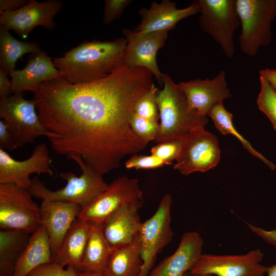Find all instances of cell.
I'll use <instances>...</instances> for the list:
<instances>
[{"mask_svg":"<svg viewBox=\"0 0 276 276\" xmlns=\"http://www.w3.org/2000/svg\"><path fill=\"white\" fill-rule=\"evenodd\" d=\"M260 90L257 104L258 108L269 119L276 131V92L263 77L259 76Z\"/></svg>","mask_w":276,"mask_h":276,"instance_id":"cell-29","label":"cell"},{"mask_svg":"<svg viewBox=\"0 0 276 276\" xmlns=\"http://www.w3.org/2000/svg\"><path fill=\"white\" fill-rule=\"evenodd\" d=\"M264 254L259 249L239 255L202 254L189 274L215 276H263L267 267L261 264Z\"/></svg>","mask_w":276,"mask_h":276,"instance_id":"cell-12","label":"cell"},{"mask_svg":"<svg viewBox=\"0 0 276 276\" xmlns=\"http://www.w3.org/2000/svg\"><path fill=\"white\" fill-rule=\"evenodd\" d=\"M29 0H0V15L6 11L18 10L26 5Z\"/></svg>","mask_w":276,"mask_h":276,"instance_id":"cell-39","label":"cell"},{"mask_svg":"<svg viewBox=\"0 0 276 276\" xmlns=\"http://www.w3.org/2000/svg\"><path fill=\"white\" fill-rule=\"evenodd\" d=\"M203 245L198 233H185L175 251L153 267L148 276H183L200 258Z\"/></svg>","mask_w":276,"mask_h":276,"instance_id":"cell-19","label":"cell"},{"mask_svg":"<svg viewBox=\"0 0 276 276\" xmlns=\"http://www.w3.org/2000/svg\"><path fill=\"white\" fill-rule=\"evenodd\" d=\"M133 1L131 0H105L103 21L106 25L119 18L125 8Z\"/></svg>","mask_w":276,"mask_h":276,"instance_id":"cell-35","label":"cell"},{"mask_svg":"<svg viewBox=\"0 0 276 276\" xmlns=\"http://www.w3.org/2000/svg\"><path fill=\"white\" fill-rule=\"evenodd\" d=\"M160 158L153 155H143L135 154L125 163L126 168L135 169H151L171 165Z\"/></svg>","mask_w":276,"mask_h":276,"instance_id":"cell-33","label":"cell"},{"mask_svg":"<svg viewBox=\"0 0 276 276\" xmlns=\"http://www.w3.org/2000/svg\"><path fill=\"white\" fill-rule=\"evenodd\" d=\"M171 205V196L165 194L155 213L142 223L140 237L143 266L139 276H148L153 268L158 254L172 240Z\"/></svg>","mask_w":276,"mask_h":276,"instance_id":"cell-10","label":"cell"},{"mask_svg":"<svg viewBox=\"0 0 276 276\" xmlns=\"http://www.w3.org/2000/svg\"><path fill=\"white\" fill-rule=\"evenodd\" d=\"M158 91L154 84L137 100L134 105V112L142 118L158 122L159 115L156 97Z\"/></svg>","mask_w":276,"mask_h":276,"instance_id":"cell-30","label":"cell"},{"mask_svg":"<svg viewBox=\"0 0 276 276\" xmlns=\"http://www.w3.org/2000/svg\"><path fill=\"white\" fill-rule=\"evenodd\" d=\"M177 84L186 97L190 110L201 116L207 117L215 105L232 97L226 74L222 70L213 79H196Z\"/></svg>","mask_w":276,"mask_h":276,"instance_id":"cell-16","label":"cell"},{"mask_svg":"<svg viewBox=\"0 0 276 276\" xmlns=\"http://www.w3.org/2000/svg\"><path fill=\"white\" fill-rule=\"evenodd\" d=\"M181 140L158 143L151 149V155L172 164L177 158L181 149Z\"/></svg>","mask_w":276,"mask_h":276,"instance_id":"cell-32","label":"cell"},{"mask_svg":"<svg viewBox=\"0 0 276 276\" xmlns=\"http://www.w3.org/2000/svg\"><path fill=\"white\" fill-rule=\"evenodd\" d=\"M71 159L78 164L81 171L79 177L71 172H61L60 176L66 181V185L59 190L51 191L35 176L28 189L31 195L42 200L77 204L82 209L107 189L108 185L104 181L102 175L86 165L81 157L74 156Z\"/></svg>","mask_w":276,"mask_h":276,"instance_id":"cell-4","label":"cell"},{"mask_svg":"<svg viewBox=\"0 0 276 276\" xmlns=\"http://www.w3.org/2000/svg\"><path fill=\"white\" fill-rule=\"evenodd\" d=\"M89 222L77 218L65 235L61 245L52 262L63 267L73 266L76 269L79 266L90 230Z\"/></svg>","mask_w":276,"mask_h":276,"instance_id":"cell-23","label":"cell"},{"mask_svg":"<svg viewBox=\"0 0 276 276\" xmlns=\"http://www.w3.org/2000/svg\"><path fill=\"white\" fill-rule=\"evenodd\" d=\"M78 276H102L101 274L91 272H85V271H79L78 272Z\"/></svg>","mask_w":276,"mask_h":276,"instance_id":"cell-42","label":"cell"},{"mask_svg":"<svg viewBox=\"0 0 276 276\" xmlns=\"http://www.w3.org/2000/svg\"><path fill=\"white\" fill-rule=\"evenodd\" d=\"M189 276H213L212 275L209 274H194V275H191L188 274Z\"/></svg>","mask_w":276,"mask_h":276,"instance_id":"cell-43","label":"cell"},{"mask_svg":"<svg viewBox=\"0 0 276 276\" xmlns=\"http://www.w3.org/2000/svg\"><path fill=\"white\" fill-rule=\"evenodd\" d=\"M20 147L16 137L10 129L8 124L0 121V149L12 151Z\"/></svg>","mask_w":276,"mask_h":276,"instance_id":"cell-36","label":"cell"},{"mask_svg":"<svg viewBox=\"0 0 276 276\" xmlns=\"http://www.w3.org/2000/svg\"><path fill=\"white\" fill-rule=\"evenodd\" d=\"M235 4L241 26L240 49L246 55L255 57L261 47L271 42L276 0H235Z\"/></svg>","mask_w":276,"mask_h":276,"instance_id":"cell-5","label":"cell"},{"mask_svg":"<svg viewBox=\"0 0 276 276\" xmlns=\"http://www.w3.org/2000/svg\"><path fill=\"white\" fill-rule=\"evenodd\" d=\"M36 109L35 101L25 99L23 94L0 99V117L8 124L19 146L33 143L39 136H50Z\"/></svg>","mask_w":276,"mask_h":276,"instance_id":"cell-11","label":"cell"},{"mask_svg":"<svg viewBox=\"0 0 276 276\" xmlns=\"http://www.w3.org/2000/svg\"><path fill=\"white\" fill-rule=\"evenodd\" d=\"M28 189L0 184V227L32 234L41 225L40 207Z\"/></svg>","mask_w":276,"mask_h":276,"instance_id":"cell-6","label":"cell"},{"mask_svg":"<svg viewBox=\"0 0 276 276\" xmlns=\"http://www.w3.org/2000/svg\"><path fill=\"white\" fill-rule=\"evenodd\" d=\"M51 159L45 143L38 144L28 159L20 161L12 158L0 149V184L11 183L28 189L31 185L32 173L52 176Z\"/></svg>","mask_w":276,"mask_h":276,"instance_id":"cell-15","label":"cell"},{"mask_svg":"<svg viewBox=\"0 0 276 276\" xmlns=\"http://www.w3.org/2000/svg\"><path fill=\"white\" fill-rule=\"evenodd\" d=\"M183 276H189L188 274L186 273Z\"/></svg>","mask_w":276,"mask_h":276,"instance_id":"cell-44","label":"cell"},{"mask_svg":"<svg viewBox=\"0 0 276 276\" xmlns=\"http://www.w3.org/2000/svg\"><path fill=\"white\" fill-rule=\"evenodd\" d=\"M163 86L156 97L160 122L156 142L181 140L193 129L207 124V117L190 110L184 94L168 74Z\"/></svg>","mask_w":276,"mask_h":276,"instance_id":"cell-3","label":"cell"},{"mask_svg":"<svg viewBox=\"0 0 276 276\" xmlns=\"http://www.w3.org/2000/svg\"><path fill=\"white\" fill-rule=\"evenodd\" d=\"M139 235L130 243L113 249L102 276H139L143 261Z\"/></svg>","mask_w":276,"mask_h":276,"instance_id":"cell-24","label":"cell"},{"mask_svg":"<svg viewBox=\"0 0 276 276\" xmlns=\"http://www.w3.org/2000/svg\"><path fill=\"white\" fill-rule=\"evenodd\" d=\"M31 234L16 230L0 231V276H13L16 264Z\"/></svg>","mask_w":276,"mask_h":276,"instance_id":"cell-26","label":"cell"},{"mask_svg":"<svg viewBox=\"0 0 276 276\" xmlns=\"http://www.w3.org/2000/svg\"><path fill=\"white\" fill-rule=\"evenodd\" d=\"M266 273L267 276H276V263L270 266L267 267Z\"/></svg>","mask_w":276,"mask_h":276,"instance_id":"cell-41","label":"cell"},{"mask_svg":"<svg viewBox=\"0 0 276 276\" xmlns=\"http://www.w3.org/2000/svg\"><path fill=\"white\" fill-rule=\"evenodd\" d=\"M42 51L35 42L16 39L9 30L0 26V67L8 74L15 70L17 61L26 54Z\"/></svg>","mask_w":276,"mask_h":276,"instance_id":"cell-27","label":"cell"},{"mask_svg":"<svg viewBox=\"0 0 276 276\" xmlns=\"http://www.w3.org/2000/svg\"><path fill=\"white\" fill-rule=\"evenodd\" d=\"M82 208L78 204L43 200L40 206L41 225L48 232L52 258L60 248L69 229Z\"/></svg>","mask_w":276,"mask_h":276,"instance_id":"cell-18","label":"cell"},{"mask_svg":"<svg viewBox=\"0 0 276 276\" xmlns=\"http://www.w3.org/2000/svg\"><path fill=\"white\" fill-rule=\"evenodd\" d=\"M181 149L173 168L181 174L205 172L215 167L220 159L217 136L203 126L192 130L181 140Z\"/></svg>","mask_w":276,"mask_h":276,"instance_id":"cell-9","label":"cell"},{"mask_svg":"<svg viewBox=\"0 0 276 276\" xmlns=\"http://www.w3.org/2000/svg\"><path fill=\"white\" fill-rule=\"evenodd\" d=\"M143 192L138 179L126 175L118 177L108 185L107 189L89 204L82 208L78 219L101 225L114 212L125 204H134L140 208Z\"/></svg>","mask_w":276,"mask_h":276,"instance_id":"cell-8","label":"cell"},{"mask_svg":"<svg viewBox=\"0 0 276 276\" xmlns=\"http://www.w3.org/2000/svg\"><path fill=\"white\" fill-rule=\"evenodd\" d=\"M63 5L60 0H48L38 2L29 0L22 8L6 11L0 15V26L12 30L23 39L28 38L36 27L42 26L53 30L56 24L54 17L60 12Z\"/></svg>","mask_w":276,"mask_h":276,"instance_id":"cell-13","label":"cell"},{"mask_svg":"<svg viewBox=\"0 0 276 276\" xmlns=\"http://www.w3.org/2000/svg\"><path fill=\"white\" fill-rule=\"evenodd\" d=\"M125 38L111 41H84L52 59L60 73L59 79L72 84L104 78L123 64Z\"/></svg>","mask_w":276,"mask_h":276,"instance_id":"cell-2","label":"cell"},{"mask_svg":"<svg viewBox=\"0 0 276 276\" xmlns=\"http://www.w3.org/2000/svg\"><path fill=\"white\" fill-rule=\"evenodd\" d=\"M248 226L252 232L266 242L276 246V229L266 230L250 224Z\"/></svg>","mask_w":276,"mask_h":276,"instance_id":"cell-37","label":"cell"},{"mask_svg":"<svg viewBox=\"0 0 276 276\" xmlns=\"http://www.w3.org/2000/svg\"><path fill=\"white\" fill-rule=\"evenodd\" d=\"M199 23L203 32L220 47L228 58L235 52L234 34L240 25L235 0H198Z\"/></svg>","mask_w":276,"mask_h":276,"instance_id":"cell-7","label":"cell"},{"mask_svg":"<svg viewBox=\"0 0 276 276\" xmlns=\"http://www.w3.org/2000/svg\"><path fill=\"white\" fill-rule=\"evenodd\" d=\"M52 262L49 235L41 225L31 235L29 241L18 260L13 276H28L39 266Z\"/></svg>","mask_w":276,"mask_h":276,"instance_id":"cell-22","label":"cell"},{"mask_svg":"<svg viewBox=\"0 0 276 276\" xmlns=\"http://www.w3.org/2000/svg\"><path fill=\"white\" fill-rule=\"evenodd\" d=\"M145 68L122 65L101 79L72 84L43 82L33 93L53 150L84 163L103 175L147 146L130 125L135 104L153 83Z\"/></svg>","mask_w":276,"mask_h":276,"instance_id":"cell-1","label":"cell"},{"mask_svg":"<svg viewBox=\"0 0 276 276\" xmlns=\"http://www.w3.org/2000/svg\"><path fill=\"white\" fill-rule=\"evenodd\" d=\"M200 8L198 0L182 9L177 8L176 4L169 0L153 2L149 9L139 10L141 21L133 31L139 34L168 32L181 20L199 13Z\"/></svg>","mask_w":276,"mask_h":276,"instance_id":"cell-17","label":"cell"},{"mask_svg":"<svg viewBox=\"0 0 276 276\" xmlns=\"http://www.w3.org/2000/svg\"><path fill=\"white\" fill-rule=\"evenodd\" d=\"M130 125L134 133L146 144L155 141L159 130L158 122L146 119L133 112Z\"/></svg>","mask_w":276,"mask_h":276,"instance_id":"cell-31","label":"cell"},{"mask_svg":"<svg viewBox=\"0 0 276 276\" xmlns=\"http://www.w3.org/2000/svg\"><path fill=\"white\" fill-rule=\"evenodd\" d=\"M8 73L0 67V99L6 98L12 93L11 80L7 77Z\"/></svg>","mask_w":276,"mask_h":276,"instance_id":"cell-38","label":"cell"},{"mask_svg":"<svg viewBox=\"0 0 276 276\" xmlns=\"http://www.w3.org/2000/svg\"><path fill=\"white\" fill-rule=\"evenodd\" d=\"M122 32L127 40L123 64L130 67L146 68L152 74L159 85H163L165 74L158 68L156 55L165 45L168 32L139 34L127 29H123Z\"/></svg>","mask_w":276,"mask_h":276,"instance_id":"cell-14","label":"cell"},{"mask_svg":"<svg viewBox=\"0 0 276 276\" xmlns=\"http://www.w3.org/2000/svg\"><path fill=\"white\" fill-rule=\"evenodd\" d=\"M259 76L263 77L276 92V69L265 68L259 71Z\"/></svg>","mask_w":276,"mask_h":276,"instance_id":"cell-40","label":"cell"},{"mask_svg":"<svg viewBox=\"0 0 276 276\" xmlns=\"http://www.w3.org/2000/svg\"><path fill=\"white\" fill-rule=\"evenodd\" d=\"M28 276H78L73 266L64 267L54 262L41 265L31 272Z\"/></svg>","mask_w":276,"mask_h":276,"instance_id":"cell-34","label":"cell"},{"mask_svg":"<svg viewBox=\"0 0 276 276\" xmlns=\"http://www.w3.org/2000/svg\"><path fill=\"white\" fill-rule=\"evenodd\" d=\"M90 224L89 233L82 259L76 270L102 274L113 248L104 238L101 225Z\"/></svg>","mask_w":276,"mask_h":276,"instance_id":"cell-25","label":"cell"},{"mask_svg":"<svg viewBox=\"0 0 276 276\" xmlns=\"http://www.w3.org/2000/svg\"><path fill=\"white\" fill-rule=\"evenodd\" d=\"M140 209L134 204H125L101 225L104 238L113 249L130 243L139 235L143 223Z\"/></svg>","mask_w":276,"mask_h":276,"instance_id":"cell-21","label":"cell"},{"mask_svg":"<svg viewBox=\"0 0 276 276\" xmlns=\"http://www.w3.org/2000/svg\"><path fill=\"white\" fill-rule=\"evenodd\" d=\"M9 74L14 94H23L26 91L34 93L40 84L60 78L59 71L52 59L43 51L30 54L22 69L14 70Z\"/></svg>","mask_w":276,"mask_h":276,"instance_id":"cell-20","label":"cell"},{"mask_svg":"<svg viewBox=\"0 0 276 276\" xmlns=\"http://www.w3.org/2000/svg\"><path fill=\"white\" fill-rule=\"evenodd\" d=\"M208 116L213 120L215 127L223 135L232 134L242 144L243 148L254 156L263 162L270 169L274 170L275 165L256 151L250 143L239 133L233 123V114L223 106V102L215 105Z\"/></svg>","mask_w":276,"mask_h":276,"instance_id":"cell-28","label":"cell"}]
</instances>
